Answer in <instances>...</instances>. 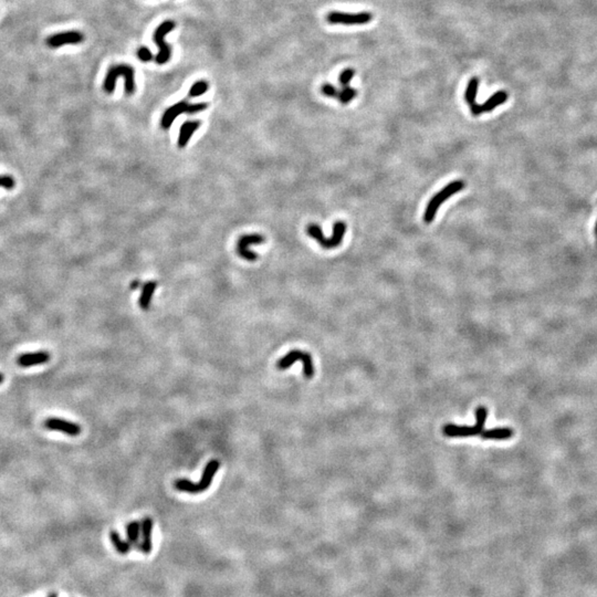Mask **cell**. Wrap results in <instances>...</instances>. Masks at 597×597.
I'll list each match as a JSON object with an SVG mask.
<instances>
[{
  "label": "cell",
  "mask_w": 597,
  "mask_h": 597,
  "mask_svg": "<svg viewBox=\"0 0 597 597\" xmlns=\"http://www.w3.org/2000/svg\"><path fill=\"white\" fill-rule=\"evenodd\" d=\"M219 467H220L219 460H210V461L206 464L203 476H201V479L198 484H194V482L187 479H177L174 482L175 489L181 491V492H187L191 494L204 492V491L207 490L210 485H212L214 477L217 473Z\"/></svg>",
  "instance_id": "1"
},
{
  "label": "cell",
  "mask_w": 597,
  "mask_h": 597,
  "mask_svg": "<svg viewBox=\"0 0 597 597\" xmlns=\"http://www.w3.org/2000/svg\"><path fill=\"white\" fill-rule=\"evenodd\" d=\"M134 69L129 64H115L109 69L103 83V89L107 93L111 94L115 90V83L117 78L123 77L125 80V93L132 95L135 92L136 85L134 80Z\"/></svg>",
  "instance_id": "2"
},
{
  "label": "cell",
  "mask_w": 597,
  "mask_h": 597,
  "mask_svg": "<svg viewBox=\"0 0 597 597\" xmlns=\"http://www.w3.org/2000/svg\"><path fill=\"white\" fill-rule=\"evenodd\" d=\"M488 409L485 406H479L476 409L477 423L473 426H459L455 424H447L443 426L442 433L447 437H473L479 436L485 430Z\"/></svg>",
  "instance_id": "3"
},
{
  "label": "cell",
  "mask_w": 597,
  "mask_h": 597,
  "mask_svg": "<svg viewBox=\"0 0 597 597\" xmlns=\"http://www.w3.org/2000/svg\"><path fill=\"white\" fill-rule=\"evenodd\" d=\"M464 187H466V184H464L462 181H455V182H451L450 184H448L446 187H443L440 191L437 192V194H434L433 198L429 200L427 207H426L425 214H424L425 222L426 223L433 222L434 217H436L437 210L442 205L443 201H446L447 199H449L453 195L457 194V192H459L460 190H462Z\"/></svg>",
  "instance_id": "4"
},
{
  "label": "cell",
  "mask_w": 597,
  "mask_h": 597,
  "mask_svg": "<svg viewBox=\"0 0 597 597\" xmlns=\"http://www.w3.org/2000/svg\"><path fill=\"white\" fill-rule=\"evenodd\" d=\"M207 108H208V105L206 103L191 104L188 102L187 100L181 101V102L174 104V105H172V107H169L168 109H165V112L163 113V115H162V118H161V127L163 130H168L169 127L172 126L173 122L176 120L177 116L181 115V114H183V113H188V114L199 113V112L205 111Z\"/></svg>",
  "instance_id": "5"
},
{
  "label": "cell",
  "mask_w": 597,
  "mask_h": 597,
  "mask_svg": "<svg viewBox=\"0 0 597 597\" xmlns=\"http://www.w3.org/2000/svg\"><path fill=\"white\" fill-rule=\"evenodd\" d=\"M175 26L176 25H175L174 21L166 20L163 24H161L159 27H157L154 34H153V40H154V42L160 48V52L155 56L156 63L165 64V63H167L168 60L170 59V55H172V49H170V47L165 42V36L169 31H172V30L175 28Z\"/></svg>",
  "instance_id": "6"
},
{
  "label": "cell",
  "mask_w": 597,
  "mask_h": 597,
  "mask_svg": "<svg viewBox=\"0 0 597 597\" xmlns=\"http://www.w3.org/2000/svg\"><path fill=\"white\" fill-rule=\"evenodd\" d=\"M373 15L370 12H358V14H346V12L333 11L326 16V21L330 25H365L371 23Z\"/></svg>",
  "instance_id": "7"
},
{
  "label": "cell",
  "mask_w": 597,
  "mask_h": 597,
  "mask_svg": "<svg viewBox=\"0 0 597 597\" xmlns=\"http://www.w3.org/2000/svg\"><path fill=\"white\" fill-rule=\"evenodd\" d=\"M265 243H266V238L262 235H259V234L244 235L240 237L238 243H237V253L239 254L240 258L244 259V260L256 261L258 259V253L251 251V250L249 249V247L253 244H261Z\"/></svg>",
  "instance_id": "8"
},
{
  "label": "cell",
  "mask_w": 597,
  "mask_h": 597,
  "mask_svg": "<svg viewBox=\"0 0 597 597\" xmlns=\"http://www.w3.org/2000/svg\"><path fill=\"white\" fill-rule=\"evenodd\" d=\"M84 36L79 31H65L52 34L47 39V45L50 48H60L65 45H79L83 42Z\"/></svg>",
  "instance_id": "9"
},
{
  "label": "cell",
  "mask_w": 597,
  "mask_h": 597,
  "mask_svg": "<svg viewBox=\"0 0 597 597\" xmlns=\"http://www.w3.org/2000/svg\"><path fill=\"white\" fill-rule=\"evenodd\" d=\"M45 427L47 429L54 430V432L64 433L65 434H68V436L72 437L79 436V434H81V427L78 424L64 419L54 418V417H52V418H48L45 421Z\"/></svg>",
  "instance_id": "10"
},
{
  "label": "cell",
  "mask_w": 597,
  "mask_h": 597,
  "mask_svg": "<svg viewBox=\"0 0 597 597\" xmlns=\"http://www.w3.org/2000/svg\"><path fill=\"white\" fill-rule=\"evenodd\" d=\"M152 532H153V520L151 517H144L140 522V542L138 550L143 554H149L152 552Z\"/></svg>",
  "instance_id": "11"
},
{
  "label": "cell",
  "mask_w": 597,
  "mask_h": 597,
  "mask_svg": "<svg viewBox=\"0 0 597 597\" xmlns=\"http://www.w3.org/2000/svg\"><path fill=\"white\" fill-rule=\"evenodd\" d=\"M50 359V354L45 351L33 353H26L17 358V363L21 367H31L46 364Z\"/></svg>",
  "instance_id": "12"
},
{
  "label": "cell",
  "mask_w": 597,
  "mask_h": 597,
  "mask_svg": "<svg viewBox=\"0 0 597 597\" xmlns=\"http://www.w3.org/2000/svg\"><path fill=\"white\" fill-rule=\"evenodd\" d=\"M200 125V121H186L183 123L181 129H179V135L177 140V145L179 148L186 147V145L190 142L191 136L199 129Z\"/></svg>",
  "instance_id": "13"
},
{
  "label": "cell",
  "mask_w": 597,
  "mask_h": 597,
  "mask_svg": "<svg viewBox=\"0 0 597 597\" xmlns=\"http://www.w3.org/2000/svg\"><path fill=\"white\" fill-rule=\"evenodd\" d=\"M346 231V225L343 221H335L333 225V235L330 238L326 239V243L324 244L323 249H335L343 243V238Z\"/></svg>",
  "instance_id": "14"
},
{
  "label": "cell",
  "mask_w": 597,
  "mask_h": 597,
  "mask_svg": "<svg viewBox=\"0 0 597 597\" xmlns=\"http://www.w3.org/2000/svg\"><path fill=\"white\" fill-rule=\"evenodd\" d=\"M156 288H157L156 281H148V282L144 283L142 293H140V297L138 298V304L140 306V309L144 311H147L149 309L152 297H153V294H154Z\"/></svg>",
  "instance_id": "15"
},
{
  "label": "cell",
  "mask_w": 597,
  "mask_h": 597,
  "mask_svg": "<svg viewBox=\"0 0 597 597\" xmlns=\"http://www.w3.org/2000/svg\"><path fill=\"white\" fill-rule=\"evenodd\" d=\"M480 436L485 440H506L513 436V430L511 428H493L484 430Z\"/></svg>",
  "instance_id": "16"
},
{
  "label": "cell",
  "mask_w": 597,
  "mask_h": 597,
  "mask_svg": "<svg viewBox=\"0 0 597 597\" xmlns=\"http://www.w3.org/2000/svg\"><path fill=\"white\" fill-rule=\"evenodd\" d=\"M109 540H111V543L113 544L114 548H115V550L120 553V554L125 555V554H127V553L131 552L132 547L133 546L131 545L127 540L126 541L125 540H123L117 531L112 530L111 532H109Z\"/></svg>",
  "instance_id": "17"
},
{
  "label": "cell",
  "mask_w": 597,
  "mask_h": 597,
  "mask_svg": "<svg viewBox=\"0 0 597 597\" xmlns=\"http://www.w3.org/2000/svg\"><path fill=\"white\" fill-rule=\"evenodd\" d=\"M507 100H508V93L506 91L495 92L493 95H491L490 98L487 100L484 104H482L484 112L486 113V112L493 111V109L497 107H499V105L506 103Z\"/></svg>",
  "instance_id": "18"
},
{
  "label": "cell",
  "mask_w": 597,
  "mask_h": 597,
  "mask_svg": "<svg viewBox=\"0 0 597 597\" xmlns=\"http://www.w3.org/2000/svg\"><path fill=\"white\" fill-rule=\"evenodd\" d=\"M140 537V523L138 521H132L126 525V540L133 547L138 548Z\"/></svg>",
  "instance_id": "19"
},
{
  "label": "cell",
  "mask_w": 597,
  "mask_h": 597,
  "mask_svg": "<svg viewBox=\"0 0 597 597\" xmlns=\"http://www.w3.org/2000/svg\"><path fill=\"white\" fill-rule=\"evenodd\" d=\"M302 356H303V352H302V351L293 350V351H291V352H289L288 354H285L282 358L279 359L278 363H276V367H278L281 371L288 370V368L291 367L294 363H297V361L301 359Z\"/></svg>",
  "instance_id": "20"
},
{
  "label": "cell",
  "mask_w": 597,
  "mask_h": 597,
  "mask_svg": "<svg viewBox=\"0 0 597 597\" xmlns=\"http://www.w3.org/2000/svg\"><path fill=\"white\" fill-rule=\"evenodd\" d=\"M478 89H479V79L475 77L469 81L466 92H464V101L469 104V107L477 103L476 99L478 94Z\"/></svg>",
  "instance_id": "21"
},
{
  "label": "cell",
  "mask_w": 597,
  "mask_h": 597,
  "mask_svg": "<svg viewBox=\"0 0 597 597\" xmlns=\"http://www.w3.org/2000/svg\"><path fill=\"white\" fill-rule=\"evenodd\" d=\"M357 94V91L354 89L352 86H343V89H341V91L339 92V96H337V100L340 101L342 104H348L350 103L351 101H353L355 96Z\"/></svg>",
  "instance_id": "22"
},
{
  "label": "cell",
  "mask_w": 597,
  "mask_h": 597,
  "mask_svg": "<svg viewBox=\"0 0 597 597\" xmlns=\"http://www.w3.org/2000/svg\"><path fill=\"white\" fill-rule=\"evenodd\" d=\"M302 364H303V374L306 379H312L314 376V365L312 361V356L310 353L303 352V356L301 358Z\"/></svg>",
  "instance_id": "23"
},
{
  "label": "cell",
  "mask_w": 597,
  "mask_h": 597,
  "mask_svg": "<svg viewBox=\"0 0 597 597\" xmlns=\"http://www.w3.org/2000/svg\"><path fill=\"white\" fill-rule=\"evenodd\" d=\"M208 87H209L208 82H206L204 80L197 81V82L194 83V84L191 85L190 90V93H188V95H190V98H196V96H200V95L205 94L206 92L208 91Z\"/></svg>",
  "instance_id": "24"
},
{
  "label": "cell",
  "mask_w": 597,
  "mask_h": 597,
  "mask_svg": "<svg viewBox=\"0 0 597 597\" xmlns=\"http://www.w3.org/2000/svg\"><path fill=\"white\" fill-rule=\"evenodd\" d=\"M355 76V70L352 68L344 69L339 76V83L342 86H348Z\"/></svg>",
  "instance_id": "25"
},
{
  "label": "cell",
  "mask_w": 597,
  "mask_h": 597,
  "mask_svg": "<svg viewBox=\"0 0 597 597\" xmlns=\"http://www.w3.org/2000/svg\"><path fill=\"white\" fill-rule=\"evenodd\" d=\"M321 92L322 93L327 96V98H332V99H337V96H339V90L336 89L334 85L330 84V83H326V84H323L321 86Z\"/></svg>",
  "instance_id": "26"
},
{
  "label": "cell",
  "mask_w": 597,
  "mask_h": 597,
  "mask_svg": "<svg viewBox=\"0 0 597 597\" xmlns=\"http://www.w3.org/2000/svg\"><path fill=\"white\" fill-rule=\"evenodd\" d=\"M137 56L140 61H143V62H148V61H151L153 59V54H152L151 50H149L146 47L139 48V49L137 50Z\"/></svg>",
  "instance_id": "27"
},
{
  "label": "cell",
  "mask_w": 597,
  "mask_h": 597,
  "mask_svg": "<svg viewBox=\"0 0 597 597\" xmlns=\"http://www.w3.org/2000/svg\"><path fill=\"white\" fill-rule=\"evenodd\" d=\"M15 185L16 182L11 176H8V175H1L0 176V187L6 188V190H12Z\"/></svg>",
  "instance_id": "28"
},
{
  "label": "cell",
  "mask_w": 597,
  "mask_h": 597,
  "mask_svg": "<svg viewBox=\"0 0 597 597\" xmlns=\"http://www.w3.org/2000/svg\"><path fill=\"white\" fill-rule=\"evenodd\" d=\"M470 111L473 116H479L482 113H485L484 109H482V104H478V103L470 105Z\"/></svg>",
  "instance_id": "29"
},
{
  "label": "cell",
  "mask_w": 597,
  "mask_h": 597,
  "mask_svg": "<svg viewBox=\"0 0 597 597\" xmlns=\"http://www.w3.org/2000/svg\"><path fill=\"white\" fill-rule=\"evenodd\" d=\"M139 283H140L139 281H136V280L133 281V282H132V284H131V289L132 290H136L137 288H139V285H140Z\"/></svg>",
  "instance_id": "30"
},
{
  "label": "cell",
  "mask_w": 597,
  "mask_h": 597,
  "mask_svg": "<svg viewBox=\"0 0 597 597\" xmlns=\"http://www.w3.org/2000/svg\"><path fill=\"white\" fill-rule=\"evenodd\" d=\"M48 597H59V596H58V594H56V593H50V594L48 595Z\"/></svg>",
  "instance_id": "31"
},
{
  "label": "cell",
  "mask_w": 597,
  "mask_h": 597,
  "mask_svg": "<svg viewBox=\"0 0 597 597\" xmlns=\"http://www.w3.org/2000/svg\"><path fill=\"white\" fill-rule=\"evenodd\" d=\"M2 381H3V375L1 374V373H0V384H1Z\"/></svg>",
  "instance_id": "32"
},
{
  "label": "cell",
  "mask_w": 597,
  "mask_h": 597,
  "mask_svg": "<svg viewBox=\"0 0 597 597\" xmlns=\"http://www.w3.org/2000/svg\"><path fill=\"white\" fill-rule=\"evenodd\" d=\"M595 232H597V222H596V226H595Z\"/></svg>",
  "instance_id": "33"
},
{
  "label": "cell",
  "mask_w": 597,
  "mask_h": 597,
  "mask_svg": "<svg viewBox=\"0 0 597 597\" xmlns=\"http://www.w3.org/2000/svg\"><path fill=\"white\" fill-rule=\"evenodd\" d=\"M595 234H596V238H597V232H595Z\"/></svg>",
  "instance_id": "34"
}]
</instances>
